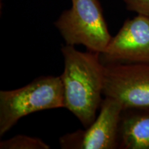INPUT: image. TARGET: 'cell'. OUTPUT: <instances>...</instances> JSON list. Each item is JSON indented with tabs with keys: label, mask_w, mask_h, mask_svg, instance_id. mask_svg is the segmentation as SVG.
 Listing matches in <instances>:
<instances>
[{
	"label": "cell",
	"mask_w": 149,
	"mask_h": 149,
	"mask_svg": "<svg viewBox=\"0 0 149 149\" xmlns=\"http://www.w3.org/2000/svg\"><path fill=\"white\" fill-rule=\"evenodd\" d=\"M61 51L64 64L60 76L64 108L88 128L96 119L103 100L104 64L98 53L81 52L66 44Z\"/></svg>",
	"instance_id": "1"
},
{
	"label": "cell",
	"mask_w": 149,
	"mask_h": 149,
	"mask_svg": "<svg viewBox=\"0 0 149 149\" xmlns=\"http://www.w3.org/2000/svg\"><path fill=\"white\" fill-rule=\"evenodd\" d=\"M118 148L149 149V109L123 110Z\"/></svg>",
	"instance_id": "7"
},
{
	"label": "cell",
	"mask_w": 149,
	"mask_h": 149,
	"mask_svg": "<svg viewBox=\"0 0 149 149\" xmlns=\"http://www.w3.org/2000/svg\"><path fill=\"white\" fill-rule=\"evenodd\" d=\"M123 107L115 99L105 97L99 113L85 130H77L59 137L62 149L118 148L119 126Z\"/></svg>",
	"instance_id": "5"
},
{
	"label": "cell",
	"mask_w": 149,
	"mask_h": 149,
	"mask_svg": "<svg viewBox=\"0 0 149 149\" xmlns=\"http://www.w3.org/2000/svg\"><path fill=\"white\" fill-rule=\"evenodd\" d=\"M64 107V89L60 76H42L22 88L1 91L0 136L28 115Z\"/></svg>",
	"instance_id": "2"
},
{
	"label": "cell",
	"mask_w": 149,
	"mask_h": 149,
	"mask_svg": "<svg viewBox=\"0 0 149 149\" xmlns=\"http://www.w3.org/2000/svg\"><path fill=\"white\" fill-rule=\"evenodd\" d=\"M49 145L38 137L17 135L0 142V149H50Z\"/></svg>",
	"instance_id": "8"
},
{
	"label": "cell",
	"mask_w": 149,
	"mask_h": 149,
	"mask_svg": "<svg viewBox=\"0 0 149 149\" xmlns=\"http://www.w3.org/2000/svg\"><path fill=\"white\" fill-rule=\"evenodd\" d=\"M103 94L126 109H149V64H104Z\"/></svg>",
	"instance_id": "4"
},
{
	"label": "cell",
	"mask_w": 149,
	"mask_h": 149,
	"mask_svg": "<svg viewBox=\"0 0 149 149\" xmlns=\"http://www.w3.org/2000/svg\"><path fill=\"white\" fill-rule=\"evenodd\" d=\"M100 59L107 64H149V17L137 15L124 22Z\"/></svg>",
	"instance_id": "6"
},
{
	"label": "cell",
	"mask_w": 149,
	"mask_h": 149,
	"mask_svg": "<svg viewBox=\"0 0 149 149\" xmlns=\"http://www.w3.org/2000/svg\"><path fill=\"white\" fill-rule=\"evenodd\" d=\"M55 26L66 45L84 46L88 51L101 54L112 37L98 0H72Z\"/></svg>",
	"instance_id": "3"
},
{
	"label": "cell",
	"mask_w": 149,
	"mask_h": 149,
	"mask_svg": "<svg viewBox=\"0 0 149 149\" xmlns=\"http://www.w3.org/2000/svg\"><path fill=\"white\" fill-rule=\"evenodd\" d=\"M129 10L149 17V0H122Z\"/></svg>",
	"instance_id": "9"
}]
</instances>
